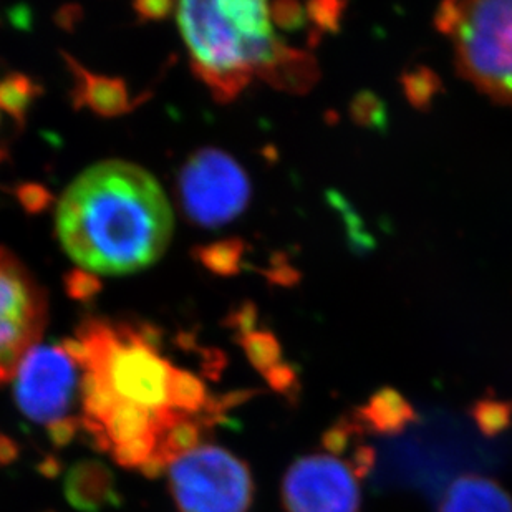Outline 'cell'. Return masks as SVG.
I'll return each instance as SVG.
<instances>
[{"label": "cell", "mask_w": 512, "mask_h": 512, "mask_svg": "<svg viewBox=\"0 0 512 512\" xmlns=\"http://www.w3.org/2000/svg\"><path fill=\"white\" fill-rule=\"evenodd\" d=\"M39 97V85L29 77L14 73L0 82V110L14 116V120H25L29 107Z\"/></svg>", "instance_id": "cell-16"}, {"label": "cell", "mask_w": 512, "mask_h": 512, "mask_svg": "<svg viewBox=\"0 0 512 512\" xmlns=\"http://www.w3.org/2000/svg\"><path fill=\"white\" fill-rule=\"evenodd\" d=\"M400 83L406 100L420 112L430 110L436 95L443 90L440 77L428 67L406 70L400 77Z\"/></svg>", "instance_id": "cell-15"}, {"label": "cell", "mask_w": 512, "mask_h": 512, "mask_svg": "<svg viewBox=\"0 0 512 512\" xmlns=\"http://www.w3.org/2000/svg\"><path fill=\"white\" fill-rule=\"evenodd\" d=\"M168 473L179 512H247L254 498L251 469L221 446L201 443L174 459Z\"/></svg>", "instance_id": "cell-6"}, {"label": "cell", "mask_w": 512, "mask_h": 512, "mask_svg": "<svg viewBox=\"0 0 512 512\" xmlns=\"http://www.w3.org/2000/svg\"><path fill=\"white\" fill-rule=\"evenodd\" d=\"M78 368L62 345H35L15 373L17 406L25 418L47 428L57 445L70 443L82 428V418L75 413L82 406Z\"/></svg>", "instance_id": "cell-5"}, {"label": "cell", "mask_w": 512, "mask_h": 512, "mask_svg": "<svg viewBox=\"0 0 512 512\" xmlns=\"http://www.w3.org/2000/svg\"><path fill=\"white\" fill-rule=\"evenodd\" d=\"M17 198L22 208L30 214L42 213L52 203V194L42 184L29 183L17 189Z\"/></svg>", "instance_id": "cell-23"}, {"label": "cell", "mask_w": 512, "mask_h": 512, "mask_svg": "<svg viewBox=\"0 0 512 512\" xmlns=\"http://www.w3.org/2000/svg\"><path fill=\"white\" fill-rule=\"evenodd\" d=\"M244 244L239 239H226L199 247L198 259L206 269L218 276H234L241 269Z\"/></svg>", "instance_id": "cell-17"}, {"label": "cell", "mask_w": 512, "mask_h": 512, "mask_svg": "<svg viewBox=\"0 0 512 512\" xmlns=\"http://www.w3.org/2000/svg\"><path fill=\"white\" fill-rule=\"evenodd\" d=\"M345 9L347 4L337 0H319V2H310L305 7L307 17L314 22L315 30L319 35L322 32H330V34L340 32Z\"/></svg>", "instance_id": "cell-19"}, {"label": "cell", "mask_w": 512, "mask_h": 512, "mask_svg": "<svg viewBox=\"0 0 512 512\" xmlns=\"http://www.w3.org/2000/svg\"><path fill=\"white\" fill-rule=\"evenodd\" d=\"M348 112H350V118L363 128L378 131V133L387 130V107L377 93L368 92V90L358 92L352 98Z\"/></svg>", "instance_id": "cell-18"}, {"label": "cell", "mask_w": 512, "mask_h": 512, "mask_svg": "<svg viewBox=\"0 0 512 512\" xmlns=\"http://www.w3.org/2000/svg\"><path fill=\"white\" fill-rule=\"evenodd\" d=\"M171 231L173 214L160 183L125 161L92 166L58 204V239L83 271H141L163 256Z\"/></svg>", "instance_id": "cell-2"}, {"label": "cell", "mask_w": 512, "mask_h": 512, "mask_svg": "<svg viewBox=\"0 0 512 512\" xmlns=\"http://www.w3.org/2000/svg\"><path fill=\"white\" fill-rule=\"evenodd\" d=\"M271 19L285 30H299L307 20V10L297 2H276L269 4Z\"/></svg>", "instance_id": "cell-22"}, {"label": "cell", "mask_w": 512, "mask_h": 512, "mask_svg": "<svg viewBox=\"0 0 512 512\" xmlns=\"http://www.w3.org/2000/svg\"><path fill=\"white\" fill-rule=\"evenodd\" d=\"M436 29L455 40L459 77L499 105L512 107V0L445 2Z\"/></svg>", "instance_id": "cell-3"}, {"label": "cell", "mask_w": 512, "mask_h": 512, "mask_svg": "<svg viewBox=\"0 0 512 512\" xmlns=\"http://www.w3.org/2000/svg\"><path fill=\"white\" fill-rule=\"evenodd\" d=\"M112 493L110 474L100 464H78L68 476L67 496L77 508H100Z\"/></svg>", "instance_id": "cell-13"}, {"label": "cell", "mask_w": 512, "mask_h": 512, "mask_svg": "<svg viewBox=\"0 0 512 512\" xmlns=\"http://www.w3.org/2000/svg\"><path fill=\"white\" fill-rule=\"evenodd\" d=\"M178 25L196 75L218 102H232L254 77L252 42L264 34L242 32L223 2H181Z\"/></svg>", "instance_id": "cell-4"}, {"label": "cell", "mask_w": 512, "mask_h": 512, "mask_svg": "<svg viewBox=\"0 0 512 512\" xmlns=\"http://www.w3.org/2000/svg\"><path fill=\"white\" fill-rule=\"evenodd\" d=\"M241 343L252 365L266 377L267 382L287 365L282 360L281 345L271 332L252 330L242 335Z\"/></svg>", "instance_id": "cell-14"}, {"label": "cell", "mask_w": 512, "mask_h": 512, "mask_svg": "<svg viewBox=\"0 0 512 512\" xmlns=\"http://www.w3.org/2000/svg\"><path fill=\"white\" fill-rule=\"evenodd\" d=\"M436 512H512V498L498 481L466 474L448 486Z\"/></svg>", "instance_id": "cell-11"}, {"label": "cell", "mask_w": 512, "mask_h": 512, "mask_svg": "<svg viewBox=\"0 0 512 512\" xmlns=\"http://www.w3.org/2000/svg\"><path fill=\"white\" fill-rule=\"evenodd\" d=\"M184 213L204 228H219L237 218L251 198L246 173L216 148L194 153L179 176Z\"/></svg>", "instance_id": "cell-7"}, {"label": "cell", "mask_w": 512, "mask_h": 512, "mask_svg": "<svg viewBox=\"0 0 512 512\" xmlns=\"http://www.w3.org/2000/svg\"><path fill=\"white\" fill-rule=\"evenodd\" d=\"M45 322L44 292L12 254L0 249V385L14 380L22 358L39 345Z\"/></svg>", "instance_id": "cell-8"}, {"label": "cell", "mask_w": 512, "mask_h": 512, "mask_svg": "<svg viewBox=\"0 0 512 512\" xmlns=\"http://www.w3.org/2000/svg\"><path fill=\"white\" fill-rule=\"evenodd\" d=\"M65 289L73 299L90 300L102 290V282L92 272L77 269L65 277Z\"/></svg>", "instance_id": "cell-21"}, {"label": "cell", "mask_w": 512, "mask_h": 512, "mask_svg": "<svg viewBox=\"0 0 512 512\" xmlns=\"http://www.w3.org/2000/svg\"><path fill=\"white\" fill-rule=\"evenodd\" d=\"M511 406L504 401L484 400L478 403V420L486 433H496L511 418Z\"/></svg>", "instance_id": "cell-20"}, {"label": "cell", "mask_w": 512, "mask_h": 512, "mask_svg": "<svg viewBox=\"0 0 512 512\" xmlns=\"http://www.w3.org/2000/svg\"><path fill=\"white\" fill-rule=\"evenodd\" d=\"M353 416L365 433L397 435L415 420V411L397 390L382 388Z\"/></svg>", "instance_id": "cell-12"}, {"label": "cell", "mask_w": 512, "mask_h": 512, "mask_svg": "<svg viewBox=\"0 0 512 512\" xmlns=\"http://www.w3.org/2000/svg\"><path fill=\"white\" fill-rule=\"evenodd\" d=\"M65 60L75 80V90H73L75 107L90 108L97 115L107 116V118H115L130 112L133 105H131L130 92L123 80L88 72L87 68L75 62L70 55H65Z\"/></svg>", "instance_id": "cell-10"}, {"label": "cell", "mask_w": 512, "mask_h": 512, "mask_svg": "<svg viewBox=\"0 0 512 512\" xmlns=\"http://www.w3.org/2000/svg\"><path fill=\"white\" fill-rule=\"evenodd\" d=\"M174 5L166 0H145L133 5L136 14L143 20H161L168 17Z\"/></svg>", "instance_id": "cell-24"}, {"label": "cell", "mask_w": 512, "mask_h": 512, "mask_svg": "<svg viewBox=\"0 0 512 512\" xmlns=\"http://www.w3.org/2000/svg\"><path fill=\"white\" fill-rule=\"evenodd\" d=\"M63 350L82 368V428L126 468L158 476L201 445L236 398H211L198 375L174 367L158 335L88 320Z\"/></svg>", "instance_id": "cell-1"}, {"label": "cell", "mask_w": 512, "mask_h": 512, "mask_svg": "<svg viewBox=\"0 0 512 512\" xmlns=\"http://www.w3.org/2000/svg\"><path fill=\"white\" fill-rule=\"evenodd\" d=\"M365 474L330 451L310 453L290 464L282 479L285 512H360Z\"/></svg>", "instance_id": "cell-9"}]
</instances>
